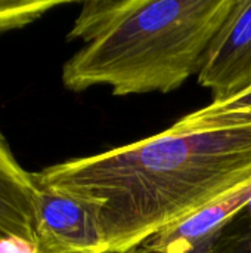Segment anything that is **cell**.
Returning a JSON list of instances; mask_svg holds the SVG:
<instances>
[{"mask_svg":"<svg viewBox=\"0 0 251 253\" xmlns=\"http://www.w3.org/2000/svg\"><path fill=\"white\" fill-rule=\"evenodd\" d=\"M33 181L90 205L104 252H130L251 182V125L201 130L172 126L33 172Z\"/></svg>","mask_w":251,"mask_h":253,"instance_id":"obj_1","label":"cell"},{"mask_svg":"<svg viewBox=\"0 0 251 253\" xmlns=\"http://www.w3.org/2000/svg\"><path fill=\"white\" fill-rule=\"evenodd\" d=\"M250 203L251 182H249L179 225L157 234L143 245L160 253L198 252L226 222L244 211Z\"/></svg>","mask_w":251,"mask_h":253,"instance_id":"obj_5","label":"cell"},{"mask_svg":"<svg viewBox=\"0 0 251 253\" xmlns=\"http://www.w3.org/2000/svg\"><path fill=\"white\" fill-rule=\"evenodd\" d=\"M197 77L212 92L213 102L251 89V0H235L212 39Z\"/></svg>","mask_w":251,"mask_h":253,"instance_id":"obj_3","label":"cell"},{"mask_svg":"<svg viewBox=\"0 0 251 253\" xmlns=\"http://www.w3.org/2000/svg\"><path fill=\"white\" fill-rule=\"evenodd\" d=\"M36 185V239L41 253H105L95 209L70 194Z\"/></svg>","mask_w":251,"mask_h":253,"instance_id":"obj_4","label":"cell"},{"mask_svg":"<svg viewBox=\"0 0 251 253\" xmlns=\"http://www.w3.org/2000/svg\"><path fill=\"white\" fill-rule=\"evenodd\" d=\"M1 236H3V234H0V237H1Z\"/></svg>","mask_w":251,"mask_h":253,"instance_id":"obj_11","label":"cell"},{"mask_svg":"<svg viewBox=\"0 0 251 253\" xmlns=\"http://www.w3.org/2000/svg\"><path fill=\"white\" fill-rule=\"evenodd\" d=\"M235 0L86 1L68 40L84 42L62 67V83L81 92L167 93L198 74L206 50Z\"/></svg>","mask_w":251,"mask_h":253,"instance_id":"obj_2","label":"cell"},{"mask_svg":"<svg viewBox=\"0 0 251 253\" xmlns=\"http://www.w3.org/2000/svg\"><path fill=\"white\" fill-rule=\"evenodd\" d=\"M64 0H0V34L25 27L43 16L53 7L62 6Z\"/></svg>","mask_w":251,"mask_h":253,"instance_id":"obj_9","label":"cell"},{"mask_svg":"<svg viewBox=\"0 0 251 253\" xmlns=\"http://www.w3.org/2000/svg\"><path fill=\"white\" fill-rule=\"evenodd\" d=\"M198 253H251V203L226 222Z\"/></svg>","mask_w":251,"mask_h":253,"instance_id":"obj_8","label":"cell"},{"mask_svg":"<svg viewBox=\"0 0 251 253\" xmlns=\"http://www.w3.org/2000/svg\"><path fill=\"white\" fill-rule=\"evenodd\" d=\"M126 253H160V252H157L155 249H152V248H149V246H146V245H142V246H139V248H136V249H133V251H130V252H126Z\"/></svg>","mask_w":251,"mask_h":253,"instance_id":"obj_10","label":"cell"},{"mask_svg":"<svg viewBox=\"0 0 251 253\" xmlns=\"http://www.w3.org/2000/svg\"><path fill=\"white\" fill-rule=\"evenodd\" d=\"M34 196L33 172L19 165L0 132V234L37 243Z\"/></svg>","mask_w":251,"mask_h":253,"instance_id":"obj_6","label":"cell"},{"mask_svg":"<svg viewBox=\"0 0 251 253\" xmlns=\"http://www.w3.org/2000/svg\"><path fill=\"white\" fill-rule=\"evenodd\" d=\"M251 125V89L223 102H212L183 116L173 126L183 130L225 129Z\"/></svg>","mask_w":251,"mask_h":253,"instance_id":"obj_7","label":"cell"}]
</instances>
